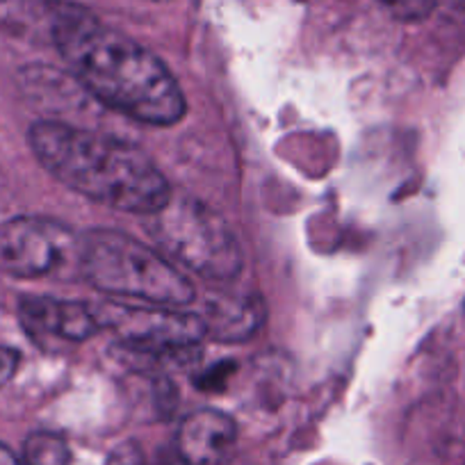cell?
<instances>
[{
	"mask_svg": "<svg viewBox=\"0 0 465 465\" xmlns=\"http://www.w3.org/2000/svg\"><path fill=\"white\" fill-rule=\"evenodd\" d=\"M53 46L75 83L110 110L149 126H173L185 116L183 89L164 62L83 7L64 3Z\"/></svg>",
	"mask_w": 465,
	"mask_h": 465,
	"instance_id": "cell-1",
	"label": "cell"
},
{
	"mask_svg": "<svg viewBox=\"0 0 465 465\" xmlns=\"http://www.w3.org/2000/svg\"><path fill=\"white\" fill-rule=\"evenodd\" d=\"M16 368H19V354H16L15 349L0 347V388L15 377Z\"/></svg>",
	"mask_w": 465,
	"mask_h": 465,
	"instance_id": "cell-13",
	"label": "cell"
},
{
	"mask_svg": "<svg viewBox=\"0 0 465 465\" xmlns=\"http://www.w3.org/2000/svg\"><path fill=\"white\" fill-rule=\"evenodd\" d=\"M94 312L101 331H112L124 347L151 359H187L205 338L201 317L178 308L101 303Z\"/></svg>",
	"mask_w": 465,
	"mask_h": 465,
	"instance_id": "cell-5",
	"label": "cell"
},
{
	"mask_svg": "<svg viewBox=\"0 0 465 465\" xmlns=\"http://www.w3.org/2000/svg\"><path fill=\"white\" fill-rule=\"evenodd\" d=\"M62 0H0V30L16 39L53 44Z\"/></svg>",
	"mask_w": 465,
	"mask_h": 465,
	"instance_id": "cell-10",
	"label": "cell"
},
{
	"mask_svg": "<svg viewBox=\"0 0 465 465\" xmlns=\"http://www.w3.org/2000/svg\"><path fill=\"white\" fill-rule=\"evenodd\" d=\"M0 465H24L19 459L15 456V451L10 447H5L0 442Z\"/></svg>",
	"mask_w": 465,
	"mask_h": 465,
	"instance_id": "cell-15",
	"label": "cell"
},
{
	"mask_svg": "<svg viewBox=\"0 0 465 465\" xmlns=\"http://www.w3.org/2000/svg\"><path fill=\"white\" fill-rule=\"evenodd\" d=\"M78 270L94 288L116 297L169 308L194 302V285L187 276L167 256L126 232L94 228L83 235Z\"/></svg>",
	"mask_w": 465,
	"mask_h": 465,
	"instance_id": "cell-3",
	"label": "cell"
},
{
	"mask_svg": "<svg viewBox=\"0 0 465 465\" xmlns=\"http://www.w3.org/2000/svg\"><path fill=\"white\" fill-rule=\"evenodd\" d=\"M158 3H163V0H158Z\"/></svg>",
	"mask_w": 465,
	"mask_h": 465,
	"instance_id": "cell-16",
	"label": "cell"
},
{
	"mask_svg": "<svg viewBox=\"0 0 465 465\" xmlns=\"http://www.w3.org/2000/svg\"><path fill=\"white\" fill-rule=\"evenodd\" d=\"M28 140L51 176L98 203L149 217L172 199L167 178L135 144L62 122L35 124Z\"/></svg>",
	"mask_w": 465,
	"mask_h": 465,
	"instance_id": "cell-2",
	"label": "cell"
},
{
	"mask_svg": "<svg viewBox=\"0 0 465 465\" xmlns=\"http://www.w3.org/2000/svg\"><path fill=\"white\" fill-rule=\"evenodd\" d=\"M238 436V427L226 413L201 409L178 427L176 450L185 465H214L226 456Z\"/></svg>",
	"mask_w": 465,
	"mask_h": 465,
	"instance_id": "cell-8",
	"label": "cell"
},
{
	"mask_svg": "<svg viewBox=\"0 0 465 465\" xmlns=\"http://www.w3.org/2000/svg\"><path fill=\"white\" fill-rule=\"evenodd\" d=\"M205 338L219 342H242L252 338L265 322V303L256 294L219 292L208 299L201 315Z\"/></svg>",
	"mask_w": 465,
	"mask_h": 465,
	"instance_id": "cell-9",
	"label": "cell"
},
{
	"mask_svg": "<svg viewBox=\"0 0 465 465\" xmlns=\"http://www.w3.org/2000/svg\"><path fill=\"white\" fill-rule=\"evenodd\" d=\"M110 465H140V451L133 445L122 447V450H116V454L112 456Z\"/></svg>",
	"mask_w": 465,
	"mask_h": 465,
	"instance_id": "cell-14",
	"label": "cell"
},
{
	"mask_svg": "<svg viewBox=\"0 0 465 465\" xmlns=\"http://www.w3.org/2000/svg\"><path fill=\"white\" fill-rule=\"evenodd\" d=\"M71 450L66 440L57 433L37 431L30 433L24 442L25 465H69Z\"/></svg>",
	"mask_w": 465,
	"mask_h": 465,
	"instance_id": "cell-11",
	"label": "cell"
},
{
	"mask_svg": "<svg viewBox=\"0 0 465 465\" xmlns=\"http://www.w3.org/2000/svg\"><path fill=\"white\" fill-rule=\"evenodd\" d=\"M25 331L37 340L55 338L84 342L101 331L94 308L80 302H57L48 297H28L21 302Z\"/></svg>",
	"mask_w": 465,
	"mask_h": 465,
	"instance_id": "cell-7",
	"label": "cell"
},
{
	"mask_svg": "<svg viewBox=\"0 0 465 465\" xmlns=\"http://www.w3.org/2000/svg\"><path fill=\"white\" fill-rule=\"evenodd\" d=\"M80 238L46 217H15L0 223V272L15 279H44L74 261Z\"/></svg>",
	"mask_w": 465,
	"mask_h": 465,
	"instance_id": "cell-6",
	"label": "cell"
},
{
	"mask_svg": "<svg viewBox=\"0 0 465 465\" xmlns=\"http://www.w3.org/2000/svg\"><path fill=\"white\" fill-rule=\"evenodd\" d=\"M395 19L413 24V21L427 19L438 5V0H379Z\"/></svg>",
	"mask_w": 465,
	"mask_h": 465,
	"instance_id": "cell-12",
	"label": "cell"
},
{
	"mask_svg": "<svg viewBox=\"0 0 465 465\" xmlns=\"http://www.w3.org/2000/svg\"><path fill=\"white\" fill-rule=\"evenodd\" d=\"M149 235L172 261L199 276L228 283L242 270V249L231 226L192 196H173L146 217Z\"/></svg>",
	"mask_w": 465,
	"mask_h": 465,
	"instance_id": "cell-4",
	"label": "cell"
}]
</instances>
